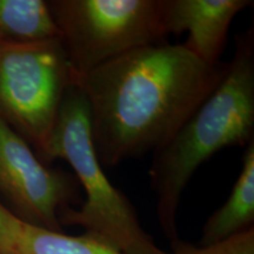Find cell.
I'll return each instance as SVG.
<instances>
[{"instance_id":"6","label":"cell","mask_w":254,"mask_h":254,"mask_svg":"<svg viewBox=\"0 0 254 254\" xmlns=\"http://www.w3.org/2000/svg\"><path fill=\"white\" fill-rule=\"evenodd\" d=\"M79 187L74 174L47 166L0 118V193L20 220L62 232L60 213L77 199Z\"/></svg>"},{"instance_id":"3","label":"cell","mask_w":254,"mask_h":254,"mask_svg":"<svg viewBox=\"0 0 254 254\" xmlns=\"http://www.w3.org/2000/svg\"><path fill=\"white\" fill-rule=\"evenodd\" d=\"M43 159L67 161L85 193L80 207L64 209L60 222L81 227L84 234L124 254H171L155 245L131 201L105 174L92 139L86 98L74 82L64 97Z\"/></svg>"},{"instance_id":"12","label":"cell","mask_w":254,"mask_h":254,"mask_svg":"<svg viewBox=\"0 0 254 254\" xmlns=\"http://www.w3.org/2000/svg\"><path fill=\"white\" fill-rule=\"evenodd\" d=\"M24 221L0 202V254H15Z\"/></svg>"},{"instance_id":"5","label":"cell","mask_w":254,"mask_h":254,"mask_svg":"<svg viewBox=\"0 0 254 254\" xmlns=\"http://www.w3.org/2000/svg\"><path fill=\"white\" fill-rule=\"evenodd\" d=\"M73 77L60 39L0 44V118L41 159Z\"/></svg>"},{"instance_id":"2","label":"cell","mask_w":254,"mask_h":254,"mask_svg":"<svg viewBox=\"0 0 254 254\" xmlns=\"http://www.w3.org/2000/svg\"><path fill=\"white\" fill-rule=\"evenodd\" d=\"M254 140L253 28L236 37V53L217 88L168 140L153 152L151 186L157 217L171 241L178 238L177 213L195 171L227 147Z\"/></svg>"},{"instance_id":"4","label":"cell","mask_w":254,"mask_h":254,"mask_svg":"<svg viewBox=\"0 0 254 254\" xmlns=\"http://www.w3.org/2000/svg\"><path fill=\"white\" fill-rule=\"evenodd\" d=\"M47 4L78 74L132 50L167 41L164 0H53Z\"/></svg>"},{"instance_id":"7","label":"cell","mask_w":254,"mask_h":254,"mask_svg":"<svg viewBox=\"0 0 254 254\" xmlns=\"http://www.w3.org/2000/svg\"><path fill=\"white\" fill-rule=\"evenodd\" d=\"M252 0H164L167 34L189 32L183 45L207 64L220 63L228 30L238 13Z\"/></svg>"},{"instance_id":"10","label":"cell","mask_w":254,"mask_h":254,"mask_svg":"<svg viewBox=\"0 0 254 254\" xmlns=\"http://www.w3.org/2000/svg\"><path fill=\"white\" fill-rule=\"evenodd\" d=\"M15 254H124L87 234L67 236L24 222Z\"/></svg>"},{"instance_id":"8","label":"cell","mask_w":254,"mask_h":254,"mask_svg":"<svg viewBox=\"0 0 254 254\" xmlns=\"http://www.w3.org/2000/svg\"><path fill=\"white\" fill-rule=\"evenodd\" d=\"M254 224V140L247 145L243 167L230 196L205 222L200 246L221 243L253 228Z\"/></svg>"},{"instance_id":"11","label":"cell","mask_w":254,"mask_h":254,"mask_svg":"<svg viewBox=\"0 0 254 254\" xmlns=\"http://www.w3.org/2000/svg\"><path fill=\"white\" fill-rule=\"evenodd\" d=\"M171 254H254V228L208 246H192L177 239Z\"/></svg>"},{"instance_id":"9","label":"cell","mask_w":254,"mask_h":254,"mask_svg":"<svg viewBox=\"0 0 254 254\" xmlns=\"http://www.w3.org/2000/svg\"><path fill=\"white\" fill-rule=\"evenodd\" d=\"M60 39L47 1L0 0V44Z\"/></svg>"},{"instance_id":"1","label":"cell","mask_w":254,"mask_h":254,"mask_svg":"<svg viewBox=\"0 0 254 254\" xmlns=\"http://www.w3.org/2000/svg\"><path fill=\"white\" fill-rule=\"evenodd\" d=\"M227 67L166 41L129 51L84 74L74 72L101 166L116 167L164 145L217 88Z\"/></svg>"}]
</instances>
